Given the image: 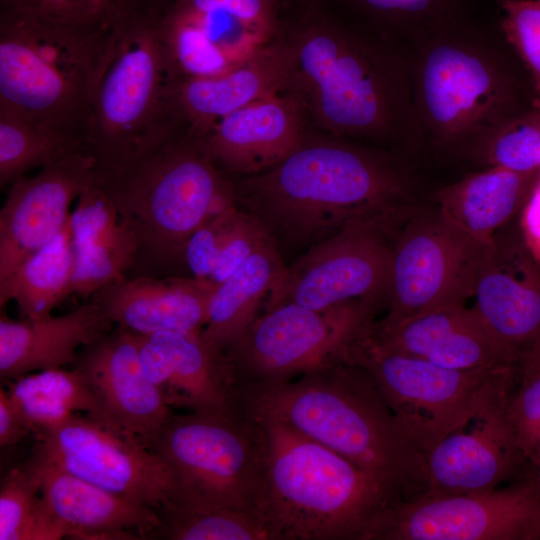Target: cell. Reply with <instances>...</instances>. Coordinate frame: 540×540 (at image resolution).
<instances>
[{
  "instance_id": "obj_12",
  "label": "cell",
  "mask_w": 540,
  "mask_h": 540,
  "mask_svg": "<svg viewBox=\"0 0 540 540\" xmlns=\"http://www.w3.org/2000/svg\"><path fill=\"white\" fill-rule=\"evenodd\" d=\"M32 453L161 513L177 502L172 472L149 446L112 424L78 413L35 434Z\"/></svg>"
},
{
  "instance_id": "obj_38",
  "label": "cell",
  "mask_w": 540,
  "mask_h": 540,
  "mask_svg": "<svg viewBox=\"0 0 540 540\" xmlns=\"http://www.w3.org/2000/svg\"><path fill=\"white\" fill-rule=\"evenodd\" d=\"M518 387L507 405L514 441L530 467L540 457V368L520 369Z\"/></svg>"
},
{
  "instance_id": "obj_13",
  "label": "cell",
  "mask_w": 540,
  "mask_h": 540,
  "mask_svg": "<svg viewBox=\"0 0 540 540\" xmlns=\"http://www.w3.org/2000/svg\"><path fill=\"white\" fill-rule=\"evenodd\" d=\"M488 244L436 209L408 215L393 236L386 320L461 306Z\"/></svg>"
},
{
  "instance_id": "obj_42",
  "label": "cell",
  "mask_w": 540,
  "mask_h": 540,
  "mask_svg": "<svg viewBox=\"0 0 540 540\" xmlns=\"http://www.w3.org/2000/svg\"><path fill=\"white\" fill-rule=\"evenodd\" d=\"M522 228L527 248L540 262V178L526 201Z\"/></svg>"
},
{
  "instance_id": "obj_15",
  "label": "cell",
  "mask_w": 540,
  "mask_h": 540,
  "mask_svg": "<svg viewBox=\"0 0 540 540\" xmlns=\"http://www.w3.org/2000/svg\"><path fill=\"white\" fill-rule=\"evenodd\" d=\"M394 234L358 225L312 246L287 264L264 311L284 303L311 309L356 301L386 305Z\"/></svg>"
},
{
  "instance_id": "obj_10",
  "label": "cell",
  "mask_w": 540,
  "mask_h": 540,
  "mask_svg": "<svg viewBox=\"0 0 540 540\" xmlns=\"http://www.w3.org/2000/svg\"><path fill=\"white\" fill-rule=\"evenodd\" d=\"M150 448L173 474L175 505L228 508L258 517L261 445L254 419L241 407L229 412H174Z\"/></svg>"
},
{
  "instance_id": "obj_19",
  "label": "cell",
  "mask_w": 540,
  "mask_h": 540,
  "mask_svg": "<svg viewBox=\"0 0 540 540\" xmlns=\"http://www.w3.org/2000/svg\"><path fill=\"white\" fill-rule=\"evenodd\" d=\"M513 392L477 415L469 431H456L426 452L427 494L483 493L516 477H528L522 472L530 473L531 467L518 450L507 419Z\"/></svg>"
},
{
  "instance_id": "obj_31",
  "label": "cell",
  "mask_w": 540,
  "mask_h": 540,
  "mask_svg": "<svg viewBox=\"0 0 540 540\" xmlns=\"http://www.w3.org/2000/svg\"><path fill=\"white\" fill-rule=\"evenodd\" d=\"M72 214V213H71ZM75 252L71 215L60 233L0 284V308L16 302L23 319H38L73 293Z\"/></svg>"
},
{
  "instance_id": "obj_1",
  "label": "cell",
  "mask_w": 540,
  "mask_h": 540,
  "mask_svg": "<svg viewBox=\"0 0 540 540\" xmlns=\"http://www.w3.org/2000/svg\"><path fill=\"white\" fill-rule=\"evenodd\" d=\"M415 162L309 125L278 164L233 178L236 204L262 224L285 260L350 227L396 231L419 183Z\"/></svg>"
},
{
  "instance_id": "obj_4",
  "label": "cell",
  "mask_w": 540,
  "mask_h": 540,
  "mask_svg": "<svg viewBox=\"0 0 540 540\" xmlns=\"http://www.w3.org/2000/svg\"><path fill=\"white\" fill-rule=\"evenodd\" d=\"M251 413L277 419L377 480L395 502L428 493L426 455L368 373L340 361L288 381L237 389Z\"/></svg>"
},
{
  "instance_id": "obj_7",
  "label": "cell",
  "mask_w": 540,
  "mask_h": 540,
  "mask_svg": "<svg viewBox=\"0 0 540 540\" xmlns=\"http://www.w3.org/2000/svg\"><path fill=\"white\" fill-rule=\"evenodd\" d=\"M246 412L261 445L258 517L269 540H366L395 502L392 495L335 451L277 419Z\"/></svg>"
},
{
  "instance_id": "obj_37",
  "label": "cell",
  "mask_w": 540,
  "mask_h": 540,
  "mask_svg": "<svg viewBox=\"0 0 540 540\" xmlns=\"http://www.w3.org/2000/svg\"><path fill=\"white\" fill-rule=\"evenodd\" d=\"M500 27L525 67L540 104V0H498Z\"/></svg>"
},
{
  "instance_id": "obj_33",
  "label": "cell",
  "mask_w": 540,
  "mask_h": 540,
  "mask_svg": "<svg viewBox=\"0 0 540 540\" xmlns=\"http://www.w3.org/2000/svg\"><path fill=\"white\" fill-rule=\"evenodd\" d=\"M63 525L49 510L38 474L27 459L11 469L0 486V540H59Z\"/></svg>"
},
{
  "instance_id": "obj_32",
  "label": "cell",
  "mask_w": 540,
  "mask_h": 540,
  "mask_svg": "<svg viewBox=\"0 0 540 540\" xmlns=\"http://www.w3.org/2000/svg\"><path fill=\"white\" fill-rule=\"evenodd\" d=\"M7 382L13 403L34 435L78 413L103 420L97 396L75 367L36 371Z\"/></svg>"
},
{
  "instance_id": "obj_30",
  "label": "cell",
  "mask_w": 540,
  "mask_h": 540,
  "mask_svg": "<svg viewBox=\"0 0 540 540\" xmlns=\"http://www.w3.org/2000/svg\"><path fill=\"white\" fill-rule=\"evenodd\" d=\"M498 0H344V21L395 48L406 49L446 25L497 5Z\"/></svg>"
},
{
  "instance_id": "obj_36",
  "label": "cell",
  "mask_w": 540,
  "mask_h": 540,
  "mask_svg": "<svg viewBox=\"0 0 540 540\" xmlns=\"http://www.w3.org/2000/svg\"><path fill=\"white\" fill-rule=\"evenodd\" d=\"M476 163L521 173L540 170V105L501 128L484 147Z\"/></svg>"
},
{
  "instance_id": "obj_28",
  "label": "cell",
  "mask_w": 540,
  "mask_h": 540,
  "mask_svg": "<svg viewBox=\"0 0 540 540\" xmlns=\"http://www.w3.org/2000/svg\"><path fill=\"white\" fill-rule=\"evenodd\" d=\"M540 178V170L521 173L487 166L436 193L438 210L455 226L489 244L526 202Z\"/></svg>"
},
{
  "instance_id": "obj_27",
  "label": "cell",
  "mask_w": 540,
  "mask_h": 540,
  "mask_svg": "<svg viewBox=\"0 0 540 540\" xmlns=\"http://www.w3.org/2000/svg\"><path fill=\"white\" fill-rule=\"evenodd\" d=\"M71 221L75 252L73 293L89 299L106 284L130 274L136 244L94 178L79 194Z\"/></svg>"
},
{
  "instance_id": "obj_20",
  "label": "cell",
  "mask_w": 540,
  "mask_h": 540,
  "mask_svg": "<svg viewBox=\"0 0 540 540\" xmlns=\"http://www.w3.org/2000/svg\"><path fill=\"white\" fill-rule=\"evenodd\" d=\"M369 335L388 349L451 369L515 367L521 361L475 314L457 305L402 320H374Z\"/></svg>"
},
{
  "instance_id": "obj_3",
  "label": "cell",
  "mask_w": 540,
  "mask_h": 540,
  "mask_svg": "<svg viewBox=\"0 0 540 540\" xmlns=\"http://www.w3.org/2000/svg\"><path fill=\"white\" fill-rule=\"evenodd\" d=\"M281 30L293 51L288 91L313 128L414 161L425 154L403 53L330 17Z\"/></svg>"
},
{
  "instance_id": "obj_23",
  "label": "cell",
  "mask_w": 540,
  "mask_h": 540,
  "mask_svg": "<svg viewBox=\"0 0 540 540\" xmlns=\"http://www.w3.org/2000/svg\"><path fill=\"white\" fill-rule=\"evenodd\" d=\"M292 71L293 51L280 28L264 47L222 75L173 81L169 94L171 118L203 136L232 112L288 91Z\"/></svg>"
},
{
  "instance_id": "obj_11",
  "label": "cell",
  "mask_w": 540,
  "mask_h": 540,
  "mask_svg": "<svg viewBox=\"0 0 540 540\" xmlns=\"http://www.w3.org/2000/svg\"><path fill=\"white\" fill-rule=\"evenodd\" d=\"M380 307L372 301L326 309L284 303L263 311L224 351L236 388L288 381L343 361Z\"/></svg>"
},
{
  "instance_id": "obj_34",
  "label": "cell",
  "mask_w": 540,
  "mask_h": 540,
  "mask_svg": "<svg viewBox=\"0 0 540 540\" xmlns=\"http://www.w3.org/2000/svg\"><path fill=\"white\" fill-rule=\"evenodd\" d=\"M78 152L88 150L80 142L42 130L0 110L1 189L9 188L34 169H41Z\"/></svg>"
},
{
  "instance_id": "obj_43",
  "label": "cell",
  "mask_w": 540,
  "mask_h": 540,
  "mask_svg": "<svg viewBox=\"0 0 540 540\" xmlns=\"http://www.w3.org/2000/svg\"><path fill=\"white\" fill-rule=\"evenodd\" d=\"M540 368V340L521 358L520 369Z\"/></svg>"
},
{
  "instance_id": "obj_26",
  "label": "cell",
  "mask_w": 540,
  "mask_h": 540,
  "mask_svg": "<svg viewBox=\"0 0 540 540\" xmlns=\"http://www.w3.org/2000/svg\"><path fill=\"white\" fill-rule=\"evenodd\" d=\"M113 326L90 300L60 316L14 321L1 315V379L10 381L28 373L72 365L84 346Z\"/></svg>"
},
{
  "instance_id": "obj_18",
  "label": "cell",
  "mask_w": 540,
  "mask_h": 540,
  "mask_svg": "<svg viewBox=\"0 0 540 540\" xmlns=\"http://www.w3.org/2000/svg\"><path fill=\"white\" fill-rule=\"evenodd\" d=\"M71 366L88 379L103 420L149 447L174 413L143 367L137 333L116 326L84 346Z\"/></svg>"
},
{
  "instance_id": "obj_5",
  "label": "cell",
  "mask_w": 540,
  "mask_h": 540,
  "mask_svg": "<svg viewBox=\"0 0 540 540\" xmlns=\"http://www.w3.org/2000/svg\"><path fill=\"white\" fill-rule=\"evenodd\" d=\"M94 179L133 235L136 259L127 276L177 275L192 235L237 205L234 179L183 125L122 161L95 168Z\"/></svg>"
},
{
  "instance_id": "obj_21",
  "label": "cell",
  "mask_w": 540,
  "mask_h": 540,
  "mask_svg": "<svg viewBox=\"0 0 540 540\" xmlns=\"http://www.w3.org/2000/svg\"><path fill=\"white\" fill-rule=\"evenodd\" d=\"M309 125L300 99L284 91L232 112L200 138L221 170L241 178L282 161L297 147Z\"/></svg>"
},
{
  "instance_id": "obj_8",
  "label": "cell",
  "mask_w": 540,
  "mask_h": 540,
  "mask_svg": "<svg viewBox=\"0 0 540 540\" xmlns=\"http://www.w3.org/2000/svg\"><path fill=\"white\" fill-rule=\"evenodd\" d=\"M171 83L161 0H128L116 18L90 110L85 144L95 168L126 159L176 125Z\"/></svg>"
},
{
  "instance_id": "obj_22",
  "label": "cell",
  "mask_w": 540,
  "mask_h": 540,
  "mask_svg": "<svg viewBox=\"0 0 540 540\" xmlns=\"http://www.w3.org/2000/svg\"><path fill=\"white\" fill-rule=\"evenodd\" d=\"M139 350L148 377L173 410L237 409V388L228 360L201 333L139 334Z\"/></svg>"
},
{
  "instance_id": "obj_24",
  "label": "cell",
  "mask_w": 540,
  "mask_h": 540,
  "mask_svg": "<svg viewBox=\"0 0 540 540\" xmlns=\"http://www.w3.org/2000/svg\"><path fill=\"white\" fill-rule=\"evenodd\" d=\"M43 498L67 537L82 540L150 539L162 523L155 509L89 483L35 455Z\"/></svg>"
},
{
  "instance_id": "obj_17",
  "label": "cell",
  "mask_w": 540,
  "mask_h": 540,
  "mask_svg": "<svg viewBox=\"0 0 540 540\" xmlns=\"http://www.w3.org/2000/svg\"><path fill=\"white\" fill-rule=\"evenodd\" d=\"M95 166L88 152H78L8 188L0 211V284L60 233Z\"/></svg>"
},
{
  "instance_id": "obj_9",
  "label": "cell",
  "mask_w": 540,
  "mask_h": 540,
  "mask_svg": "<svg viewBox=\"0 0 540 540\" xmlns=\"http://www.w3.org/2000/svg\"><path fill=\"white\" fill-rule=\"evenodd\" d=\"M369 327L349 344L343 361L368 373L425 455L520 380V366L458 370L393 351L374 341Z\"/></svg>"
},
{
  "instance_id": "obj_44",
  "label": "cell",
  "mask_w": 540,
  "mask_h": 540,
  "mask_svg": "<svg viewBox=\"0 0 540 540\" xmlns=\"http://www.w3.org/2000/svg\"><path fill=\"white\" fill-rule=\"evenodd\" d=\"M530 479L532 480L537 492L540 495V457L538 460L531 466Z\"/></svg>"
},
{
  "instance_id": "obj_25",
  "label": "cell",
  "mask_w": 540,
  "mask_h": 540,
  "mask_svg": "<svg viewBox=\"0 0 540 540\" xmlns=\"http://www.w3.org/2000/svg\"><path fill=\"white\" fill-rule=\"evenodd\" d=\"M216 287L192 276H122L89 300L113 325L137 334L202 333Z\"/></svg>"
},
{
  "instance_id": "obj_16",
  "label": "cell",
  "mask_w": 540,
  "mask_h": 540,
  "mask_svg": "<svg viewBox=\"0 0 540 540\" xmlns=\"http://www.w3.org/2000/svg\"><path fill=\"white\" fill-rule=\"evenodd\" d=\"M461 306L521 358L540 340V262L523 238L494 237Z\"/></svg>"
},
{
  "instance_id": "obj_14",
  "label": "cell",
  "mask_w": 540,
  "mask_h": 540,
  "mask_svg": "<svg viewBox=\"0 0 540 540\" xmlns=\"http://www.w3.org/2000/svg\"><path fill=\"white\" fill-rule=\"evenodd\" d=\"M366 540H540V495L528 476L483 493L394 502Z\"/></svg>"
},
{
  "instance_id": "obj_6",
  "label": "cell",
  "mask_w": 540,
  "mask_h": 540,
  "mask_svg": "<svg viewBox=\"0 0 540 540\" xmlns=\"http://www.w3.org/2000/svg\"><path fill=\"white\" fill-rule=\"evenodd\" d=\"M125 3L91 21L0 10V110L86 146L95 88Z\"/></svg>"
},
{
  "instance_id": "obj_35",
  "label": "cell",
  "mask_w": 540,
  "mask_h": 540,
  "mask_svg": "<svg viewBox=\"0 0 540 540\" xmlns=\"http://www.w3.org/2000/svg\"><path fill=\"white\" fill-rule=\"evenodd\" d=\"M160 516L161 526L150 539L269 540L259 518L240 510L175 505Z\"/></svg>"
},
{
  "instance_id": "obj_29",
  "label": "cell",
  "mask_w": 540,
  "mask_h": 540,
  "mask_svg": "<svg viewBox=\"0 0 540 540\" xmlns=\"http://www.w3.org/2000/svg\"><path fill=\"white\" fill-rule=\"evenodd\" d=\"M287 264L273 241L253 253L211 298L205 341L224 352L264 311Z\"/></svg>"
},
{
  "instance_id": "obj_40",
  "label": "cell",
  "mask_w": 540,
  "mask_h": 540,
  "mask_svg": "<svg viewBox=\"0 0 540 540\" xmlns=\"http://www.w3.org/2000/svg\"><path fill=\"white\" fill-rule=\"evenodd\" d=\"M127 0H0L1 10L73 21H91L117 11Z\"/></svg>"
},
{
  "instance_id": "obj_39",
  "label": "cell",
  "mask_w": 540,
  "mask_h": 540,
  "mask_svg": "<svg viewBox=\"0 0 540 540\" xmlns=\"http://www.w3.org/2000/svg\"><path fill=\"white\" fill-rule=\"evenodd\" d=\"M241 215L242 210L232 206L209 219L192 235L184 254L185 266L192 277L210 281Z\"/></svg>"
},
{
  "instance_id": "obj_41",
  "label": "cell",
  "mask_w": 540,
  "mask_h": 540,
  "mask_svg": "<svg viewBox=\"0 0 540 540\" xmlns=\"http://www.w3.org/2000/svg\"><path fill=\"white\" fill-rule=\"evenodd\" d=\"M31 433L7 389L0 388V445H14Z\"/></svg>"
},
{
  "instance_id": "obj_2",
  "label": "cell",
  "mask_w": 540,
  "mask_h": 540,
  "mask_svg": "<svg viewBox=\"0 0 540 540\" xmlns=\"http://www.w3.org/2000/svg\"><path fill=\"white\" fill-rule=\"evenodd\" d=\"M405 57L425 153L476 163L501 128L540 105L498 4L427 34Z\"/></svg>"
}]
</instances>
